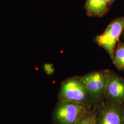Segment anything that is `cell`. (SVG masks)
<instances>
[{"label":"cell","instance_id":"52a82bcc","mask_svg":"<svg viewBox=\"0 0 124 124\" xmlns=\"http://www.w3.org/2000/svg\"><path fill=\"white\" fill-rule=\"evenodd\" d=\"M85 8L89 17L101 18L108 13L110 6L105 0H86Z\"/></svg>","mask_w":124,"mask_h":124},{"label":"cell","instance_id":"7c38bea8","mask_svg":"<svg viewBox=\"0 0 124 124\" xmlns=\"http://www.w3.org/2000/svg\"><path fill=\"white\" fill-rule=\"evenodd\" d=\"M122 36H123V39H124V30L123 32V33H122Z\"/></svg>","mask_w":124,"mask_h":124},{"label":"cell","instance_id":"7a4b0ae2","mask_svg":"<svg viewBox=\"0 0 124 124\" xmlns=\"http://www.w3.org/2000/svg\"><path fill=\"white\" fill-rule=\"evenodd\" d=\"M92 108L79 103L58 100L52 114V123L76 124Z\"/></svg>","mask_w":124,"mask_h":124},{"label":"cell","instance_id":"9c48e42d","mask_svg":"<svg viewBox=\"0 0 124 124\" xmlns=\"http://www.w3.org/2000/svg\"><path fill=\"white\" fill-rule=\"evenodd\" d=\"M95 115L96 108L94 107L76 124H96Z\"/></svg>","mask_w":124,"mask_h":124},{"label":"cell","instance_id":"3957f363","mask_svg":"<svg viewBox=\"0 0 124 124\" xmlns=\"http://www.w3.org/2000/svg\"><path fill=\"white\" fill-rule=\"evenodd\" d=\"M109 70L95 71L81 77L93 98V107L99 106L105 101V91Z\"/></svg>","mask_w":124,"mask_h":124},{"label":"cell","instance_id":"8992f818","mask_svg":"<svg viewBox=\"0 0 124 124\" xmlns=\"http://www.w3.org/2000/svg\"><path fill=\"white\" fill-rule=\"evenodd\" d=\"M105 101L117 104L124 103V79L112 70L108 75Z\"/></svg>","mask_w":124,"mask_h":124},{"label":"cell","instance_id":"277c9868","mask_svg":"<svg viewBox=\"0 0 124 124\" xmlns=\"http://www.w3.org/2000/svg\"><path fill=\"white\" fill-rule=\"evenodd\" d=\"M124 30V17L117 18L108 25L103 33L97 36L95 41L99 46L106 51L112 59L116 44Z\"/></svg>","mask_w":124,"mask_h":124},{"label":"cell","instance_id":"4fadbf2b","mask_svg":"<svg viewBox=\"0 0 124 124\" xmlns=\"http://www.w3.org/2000/svg\"><path fill=\"white\" fill-rule=\"evenodd\" d=\"M123 108H124V103L123 104Z\"/></svg>","mask_w":124,"mask_h":124},{"label":"cell","instance_id":"30bf717a","mask_svg":"<svg viewBox=\"0 0 124 124\" xmlns=\"http://www.w3.org/2000/svg\"><path fill=\"white\" fill-rule=\"evenodd\" d=\"M44 69L45 71L48 74V75H51L54 72V68L53 65L50 63H46L45 64L44 66Z\"/></svg>","mask_w":124,"mask_h":124},{"label":"cell","instance_id":"6da1fadb","mask_svg":"<svg viewBox=\"0 0 124 124\" xmlns=\"http://www.w3.org/2000/svg\"><path fill=\"white\" fill-rule=\"evenodd\" d=\"M58 98L60 101L75 102L93 107V98L80 76H75L63 80Z\"/></svg>","mask_w":124,"mask_h":124},{"label":"cell","instance_id":"ba28073f","mask_svg":"<svg viewBox=\"0 0 124 124\" xmlns=\"http://www.w3.org/2000/svg\"><path fill=\"white\" fill-rule=\"evenodd\" d=\"M112 60L118 70L124 71V42L119 41L117 43Z\"/></svg>","mask_w":124,"mask_h":124},{"label":"cell","instance_id":"8fae6325","mask_svg":"<svg viewBox=\"0 0 124 124\" xmlns=\"http://www.w3.org/2000/svg\"><path fill=\"white\" fill-rule=\"evenodd\" d=\"M105 0L107 2V3L109 5V6L111 7L112 4L114 3V2L115 1V0Z\"/></svg>","mask_w":124,"mask_h":124},{"label":"cell","instance_id":"5b68a950","mask_svg":"<svg viewBox=\"0 0 124 124\" xmlns=\"http://www.w3.org/2000/svg\"><path fill=\"white\" fill-rule=\"evenodd\" d=\"M96 124H124L123 104H117L105 101L96 107Z\"/></svg>","mask_w":124,"mask_h":124}]
</instances>
